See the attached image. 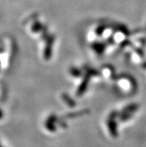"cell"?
I'll list each match as a JSON object with an SVG mask.
<instances>
[{
	"instance_id": "1",
	"label": "cell",
	"mask_w": 146,
	"mask_h": 147,
	"mask_svg": "<svg viewBox=\"0 0 146 147\" xmlns=\"http://www.w3.org/2000/svg\"><path fill=\"white\" fill-rule=\"evenodd\" d=\"M0 147H1V146H0Z\"/></svg>"
}]
</instances>
